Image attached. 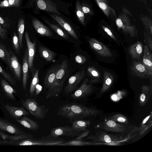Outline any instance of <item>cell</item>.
I'll list each match as a JSON object with an SVG mask.
<instances>
[{
	"instance_id": "obj_1",
	"label": "cell",
	"mask_w": 152,
	"mask_h": 152,
	"mask_svg": "<svg viewBox=\"0 0 152 152\" xmlns=\"http://www.w3.org/2000/svg\"><path fill=\"white\" fill-rule=\"evenodd\" d=\"M99 111L84 105L73 102L61 106L57 112V115L70 120H76L99 114Z\"/></svg>"
},
{
	"instance_id": "obj_2",
	"label": "cell",
	"mask_w": 152,
	"mask_h": 152,
	"mask_svg": "<svg viewBox=\"0 0 152 152\" xmlns=\"http://www.w3.org/2000/svg\"><path fill=\"white\" fill-rule=\"evenodd\" d=\"M66 142L63 139L53 138L48 135L46 137L39 139H35L33 137L13 142L7 141L6 144L18 146L34 145L63 146L64 143Z\"/></svg>"
},
{
	"instance_id": "obj_3",
	"label": "cell",
	"mask_w": 152,
	"mask_h": 152,
	"mask_svg": "<svg viewBox=\"0 0 152 152\" xmlns=\"http://www.w3.org/2000/svg\"><path fill=\"white\" fill-rule=\"evenodd\" d=\"M69 71L67 61L64 60L60 64L56 73L53 88L49 98L58 96L62 90L65 81L69 75Z\"/></svg>"
},
{
	"instance_id": "obj_4",
	"label": "cell",
	"mask_w": 152,
	"mask_h": 152,
	"mask_svg": "<svg viewBox=\"0 0 152 152\" xmlns=\"http://www.w3.org/2000/svg\"><path fill=\"white\" fill-rule=\"evenodd\" d=\"M22 104L31 114L39 119L44 118L49 111L48 107L44 105H39L34 99L32 98L23 99Z\"/></svg>"
},
{
	"instance_id": "obj_5",
	"label": "cell",
	"mask_w": 152,
	"mask_h": 152,
	"mask_svg": "<svg viewBox=\"0 0 152 152\" xmlns=\"http://www.w3.org/2000/svg\"><path fill=\"white\" fill-rule=\"evenodd\" d=\"M81 132L75 131L69 126H59L53 128L48 136L55 138L61 136L75 137L78 136Z\"/></svg>"
},
{
	"instance_id": "obj_6",
	"label": "cell",
	"mask_w": 152,
	"mask_h": 152,
	"mask_svg": "<svg viewBox=\"0 0 152 152\" xmlns=\"http://www.w3.org/2000/svg\"><path fill=\"white\" fill-rule=\"evenodd\" d=\"M60 64L53 66L47 72L44 80V86L45 89H47L48 91L46 98H49L50 95L52 90L56 73Z\"/></svg>"
},
{
	"instance_id": "obj_7",
	"label": "cell",
	"mask_w": 152,
	"mask_h": 152,
	"mask_svg": "<svg viewBox=\"0 0 152 152\" xmlns=\"http://www.w3.org/2000/svg\"><path fill=\"white\" fill-rule=\"evenodd\" d=\"M85 75L86 72L84 69H82L71 76L69 78L68 83L64 88L65 93L68 94L75 90Z\"/></svg>"
},
{
	"instance_id": "obj_8",
	"label": "cell",
	"mask_w": 152,
	"mask_h": 152,
	"mask_svg": "<svg viewBox=\"0 0 152 152\" xmlns=\"http://www.w3.org/2000/svg\"><path fill=\"white\" fill-rule=\"evenodd\" d=\"M87 139L93 140L97 139L98 140L105 142L108 145H119L122 141L121 139L119 137L102 132L96 133L95 136H90Z\"/></svg>"
},
{
	"instance_id": "obj_9",
	"label": "cell",
	"mask_w": 152,
	"mask_h": 152,
	"mask_svg": "<svg viewBox=\"0 0 152 152\" xmlns=\"http://www.w3.org/2000/svg\"><path fill=\"white\" fill-rule=\"evenodd\" d=\"M88 42L91 48L101 56L108 57L113 56L110 50L103 43L96 39L91 38Z\"/></svg>"
},
{
	"instance_id": "obj_10",
	"label": "cell",
	"mask_w": 152,
	"mask_h": 152,
	"mask_svg": "<svg viewBox=\"0 0 152 152\" xmlns=\"http://www.w3.org/2000/svg\"><path fill=\"white\" fill-rule=\"evenodd\" d=\"M88 79L86 78L80 87L71 95V96L75 99H79L91 94L93 90V87L91 84H88Z\"/></svg>"
},
{
	"instance_id": "obj_11",
	"label": "cell",
	"mask_w": 152,
	"mask_h": 152,
	"mask_svg": "<svg viewBox=\"0 0 152 152\" xmlns=\"http://www.w3.org/2000/svg\"><path fill=\"white\" fill-rule=\"evenodd\" d=\"M8 50L10 53L9 64L8 66L16 79L20 81L21 77V65L15 54L10 50L9 49Z\"/></svg>"
},
{
	"instance_id": "obj_12",
	"label": "cell",
	"mask_w": 152,
	"mask_h": 152,
	"mask_svg": "<svg viewBox=\"0 0 152 152\" xmlns=\"http://www.w3.org/2000/svg\"><path fill=\"white\" fill-rule=\"evenodd\" d=\"M102 123L100 129L107 132L121 133L126 129L125 125L117 123L111 119L106 120Z\"/></svg>"
},
{
	"instance_id": "obj_13",
	"label": "cell",
	"mask_w": 152,
	"mask_h": 152,
	"mask_svg": "<svg viewBox=\"0 0 152 152\" xmlns=\"http://www.w3.org/2000/svg\"><path fill=\"white\" fill-rule=\"evenodd\" d=\"M131 69L136 76L142 78H147L152 76V72L140 62L134 61L131 64Z\"/></svg>"
},
{
	"instance_id": "obj_14",
	"label": "cell",
	"mask_w": 152,
	"mask_h": 152,
	"mask_svg": "<svg viewBox=\"0 0 152 152\" xmlns=\"http://www.w3.org/2000/svg\"><path fill=\"white\" fill-rule=\"evenodd\" d=\"M37 7L40 10L59 15L57 6L51 0H37Z\"/></svg>"
},
{
	"instance_id": "obj_15",
	"label": "cell",
	"mask_w": 152,
	"mask_h": 152,
	"mask_svg": "<svg viewBox=\"0 0 152 152\" xmlns=\"http://www.w3.org/2000/svg\"><path fill=\"white\" fill-rule=\"evenodd\" d=\"M4 107L9 115L15 119H19L23 116L30 114L23 107H14L7 104L4 105Z\"/></svg>"
},
{
	"instance_id": "obj_16",
	"label": "cell",
	"mask_w": 152,
	"mask_h": 152,
	"mask_svg": "<svg viewBox=\"0 0 152 152\" xmlns=\"http://www.w3.org/2000/svg\"><path fill=\"white\" fill-rule=\"evenodd\" d=\"M0 130L15 135L25 134V133L14 124L6 120L0 118Z\"/></svg>"
},
{
	"instance_id": "obj_17",
	"label": "cell",
	"mask_w": 152,
	"mask_h": 152,
	"mask_svg": "<svg viewBox=\"0 0 152 152\" xmlns=\"http://www.w3.org/2000/svg\"><path fill=\"white\" fill-rule=\"evenodd\" d=\"M25 37L28 50L29 68L31 69L33 66V60L36 51V42L35 39L34 40L33 43L31 41L27 32L25 33Z\"/></svg>"
},
{
	"instance_id": "obj_18",
	"label": "cell",
	"mask_w": 152,
	"mask_h": 152,
	"mask_svg": "<svg viewBox=\"0 0 152 152\" xmlns=\"http://www.w3.org/2000/svg\"><path fill=\"white\" fill-rule=\"evenodd\" d=\"M51 17L71 36L76 39L78 38L72 27L60 15L55 14H51Z\"/></svg>"
},
{
	"instance_id": "obj_19",
	"label": "cell",
	"mask_w": 152,
	"mask_h": 152,
	"mask_svg": "<svg viewBox=\"0 0 152 152\" xmlns=\"http://www.w3.org/2000/svg\"><path fill=\"white\" fill-rule=\"evenodd\" d=\"M28 57L27 48H26L23 56L22 61V85L24 90H26L28 78Z\"/></svg>"
},
{
	"instance_id": "obj_20",
	"label": "cell",
	"mask_w": 152,
	"mask_h": 152,
	"mask_svg": "<svg viewBox=\"0 0 152 152\" xmlns=\"http://www.w3.org/2000/svg\"><path fill=\"white\" fill-rule=\"evenodd\" d=\"M32 24L36 32L42 36L51 37L53 33L51 31L37 19L32 20Z\"/></svg>"
},
{
	"instance_id": "obj_21",
	"label": "cell",
	"mask_w": 152,
	"mask_h": 152,
	"mask_svg": "<svg viewBox=\"0 0 152 152\" xmlns=\"http://www.w3.org/2000/svg\"><path fill=\"white\" fill-rule=\"evenodd\" d=\"M15 120L25 127L32 131L37 130L39 128V126L37 122L31 119L26 115L23 116L20 118Z\"/></svg>"
},
{
	"instance_id": "obj_22",
	"label": "cell",
	"mask_w": 152,
	"mask_h": 152,
	"mask_svg": "<svg viewBox=\"0 0 152 152\" xmlns=\"http://www.w3.org/2000/svg\"><path fill=\"white\" fill-rule=\"evenodd\" d=\"M143 50V45L141 42L137 41L131 45L129 48V52L131 56L133 58L140 59Z\"/></svg>"
},
{
	"instance_id": "obj_23",
	"label": "cell",
	"mask_w": 152,
	"mask_h": 152,
	"mask_svg": "<svg viewBox=\"0 0 152 152\" xmlns=\"http://www.w3.org/2000/svg\"><path fill=\"white\" fill-rule=\"evenodd\" d=\"M0 81L2 90L5 95L9 99H15V97L13 94H16L17 91L4 79L1 78Z\"/></svg>"
},
{
	"instance_id": "obj_24",
	"label": "cell",
	"mask_w": 152,
	"mask_h": 152,
	"mask_svg": "<svg viewBox=\"0 0 152 152\" xmlns=\"http://www.w3.org/2000/svg\"><path fill=\"white\" fill-rule=\"evenodd\" d=\"M0 137L4 141L10 142L33 137V136L31 134H21L10 136L4 133L2 131L0 130Z\"/></svg>"
},
{
	"instance_id": "obj_25",
	"label": "cell",
	"mask_w": 152,
	"mask_h": 152,
	"mask_svg": "<svg viewBox=\"0 0 152 152\" xmlns=\"http://www.w3.org/2000/svg\"><path fill=\"white\" fill-rule=\"evenodd\" d=\"M142 63L148 70L152 72V54L146 45L144 47Z\"/></svg>"
},
{
	"instance_id": "obj_26",
	"label": "cell",
	"mask_w": 152,
	"mask_h": 152,
	"mask_svg": "<svg viewBox=\"0 0 152 152\" xmlns=\"http://www.w3.org/2000/svg\"><path fill=\"white\" fill-rule=\"evenodd\" d=\"M38 51L40 56L48 62L53 60L56 55L54 52L43 46L39 47Z\"/></svg>"
},
{
	"instance_id": "obj_27",
	"label": "cell",
	"mask_w": 152,
	"mask_h": 152,
	"mask_svg": "<svg viewBox=\"0 0 152 152\" xmlns=\"http://www.w3.org/2000/svg\"><path fill=\"white\" fill-rule=\"evenodd\" d=\"M103 83L101 90V93L105 92L107 91L111 86L113 80V75L110 73L104 70Z\"/></svg>"
},
{
	"instance_id": "obj_28",
	"label": "cell",
	"mask_w": 152,
	"mask_h": 152,
	"mask_svg": "<svg viewBox=\"0 0 152 152\" xmlns=\"http://www.w3.org/2000/svg\"><path fill=\"white\" fill-rule=\"evenodd\" d=\"M90 124L89 121L76 120L72 121L71 127L75 131L81 132L86 130Z\"/></svg>"
},
{
	"instance_id": "obj_29",
	"label": "cell",
	"mask_w": 152,
	"mask_h": 152,
	"mask_svg": "<svg viewBox=\"0 0 152 152\" xmlns=\"http://www.w3.org/2000/svg\"><path fill=\"white\" fill-rule=\"evenodd\" d=\"M149 91V86L146 85L142 86L141 91L139 99V104L140 106L145 105L149 99L150 96H149L148 94Z\"/></svg>"
},
{
	"instance_id": "obj_30",
	"label": "cell",
	"mask_w": 152,
	"mask_h": 152,
	"mask_svg": "<svg viewBox=\"0 0 152 152\" xmlns=\"http://www.w3.org/2000/svg\"><path fill=\"white\" fill-rule=\"evenodd\" d=\"M0 58L9 66L10 61V53L5 45L0 42Z\"/></svg>"
},
{
	"instance_id": "obj_31",
	"label": "cell",
	"mask_w": 152,
	"mask_h": 152,
	"mask_svg": "<svg viewBox=\"0 0 152 152\" xmlns=\"http://www.w3.org/2000/svg\"><path fill=\"white\" fill-rule=\"evenodd\" d=\"M25 23L23 18H21L19 20L18 24V33L20 49L23 47L22 41L24 31Z\"/></svg>"
},
{
	"instance_id": "obj_32",
	"label": "cell",
	"mask_w": 152,
	"mask_h": 152,
	"mask_svg": "<svg viewBox=\"0 0 152 152\" xmlns=\"http://www.w3.org/2000/svg\"><path fill=\"white\" fill-rule=\"evenodd\" d=\"M39 69H37L34 72L33 75L32 80L31 81L29 90L30 96L31 97L34 96V94L35 87L36 85L39 82L38 78V73Z\"/></svg>"
},
{
	"instance_id": "obj_33",
	"label": "cell",
	"mask_w": 152,
	"mask_h": 152,
	"mask_svg": "<svg viewBox=\"0 0 152 152\" xmlns=\"http://www.w3.org/2000/svg\"><path fill=\"white\" fill-rule=\"evenodd\" d=\"M45 21L53 31L61 37L66 39L69 38V35L59 27L54 24L50 23L47 20H45Z\"/></svg>"
},
{
	"instance_id": "obj_34",
	"label": "cell",
	"mask_w": 152,
	"mask_h": 152,
	"mask_svg": "<svg viewBox=\"0 0 152 152\" xmlns=\"http://www.w3.org/2000/svg\"><path fill=\"white\" fill-rule=\"evenodd\" d=\"M76 14L80 22L84 24V15L82 9L81 5L78 0H76L75 4Z\"/></svg>"
},
{
	"instance_id": "obj_35",
	"label": "cell",
	"mask_w": 152,
	"mask_h": 152,
	"mask_svg": "<svg viewBox=\"0 0 152 152\" xmlns=\"http://www.w3.org/2000/svg\"><path fill=\"white\" fill-rule=\"evenodd\" d=\"M0 73L13 86L17 85V82L15 78L12 77L8 72H6L0 65Z\"/></svg>"
},
{
	"instance_id": "obj_36",
	"label": "cell",
	"mask_w": 152,
	"mask_h": 152,
	"mask_svg": "<svg viewBox=\"0 0 152 152\" xmlns=\"http://www.w3.org/2000/svg\"><path fill=\"white\" fill-rule=\"evenodd\" d=\"M91 143L83 141L82 140H77L75 139L68 142H65L63 146H82L91 145Z\"/></svg>"
},
{
	"instance_id": "obj_37",
	"label": "cell",
	"mask_w": 152,
	"mask_h": 152,
	"mask_svg": "<svg viewBox=\"0 0 152 152\" xmlns=\"http://www.w3.org/2000/svg\"><path fill=\"white\" fill-rule=\"evenodd\" d=\"M110 119L113 120L116 122L128 124L129 121L126 117L124 115L120 114H117L112 116Z\"/></svg>"
},
{
	"instance_id": "obj_38",
	"label": "cell",
	"mask_w": 152,
	"mask_h": 152,
	"mask_svg": "<svg viewBox=\"0 0 152 152\" xmlns=\"http://www.w3.org/2000/svg\"><path fill=\"white\" fill-rule=\"evenodd\" d=\"M12 45L15 53L18 54H20V48L19 39L15 32H14L12 39Z\"/></svg>"
},
{
	"instance_id": "obj_39",
	"label": "cell",
	"mask_w": 152,
	"mask_h": 152,
	"mask_svg": "<svg viewBox=\"0 0 152 152\" xmlns=\"http://www.w3.org/2000/svg\"><path fill=\"white\" fill-rule=\"evenodd\" d=\"M87 71L89 74L93 77L98 78L100 77V75L99 71L94 67H88L87 68Z\"/></svg>"
},
{
	"instance_id": "obj_40",
	"label": "cell",
	"mask_w": 152,
	"mask_h": 152,
	"mask_svg": "<svg viewBox=\"0 0 152 152\" xmlns=\"http://www.w3.org/2000/svg\"><path fill=\"white\" fill-rule=\"evenodd\" d=\"M76 61L79 64H83L86 61V58L84 56L78 55H77L75 58Z\"/></svg>"
},
{
	"instance_id": "obj_41",
	"label": "cell",
	"mask_w": 152,
	"mask_h": 152,
	"mask_svg": "<svg viewBox=\"0 0 152 152\" xmlns=\"http://www.w3.org/2000/svg\"><path fill=\"white\" fill-rule=\"evenodd\" d=\"M10 7H18L21 3V0H8Z\"/></svg>"
},
{
	"instance_id": "obj_42",
	"label": "cell",
	"mask_w": 152,
	"mask_h": 152,
	"mask_svg": "<svg viewBox=\"0 0 152 152\" xmlns=\"http://www.w3.org/2000/svg\"><path fill=\"white\" fill-rule=\"evenodd\" d=\"M7 30L5 28H2L0 25V37L5 39L7 37Z\"/></svg>"
},
{
	"instance_id": "obj_43",
	"label": "cell",
	"mask_w": 152,
	"mask_h": 152,
	"mask_svg": "<svg viewBox=\"0 0 152 152\" xmlns=\"http://www.w3.org/2000/svg\"><path fill=\"white\" fill-rule=\"evenodd\" d=\"M103 28L105 31L106 32L111 38L114 40L116 41V38L110 29L107 28L105 27H103Z\"/></svg>"
},
{
	"instance_id": "obj_44",
	"label": "cell",
	"mask_w": 152,
	"mask_h": 152,
	"mask_svg": "<svg viewBox=\"0 0 152 152\" xmlns=\"http://www.w3.org/2000/svg\"><path fill=\"white\" fill-rule=\"evenodd\" d=\"M10 7L8 0H3L0 1V8Z\"/></svg>"
},
{
	"instance_id": "obj_45",
	"label": "cell",
	"mask_w": 152,
	"mask_h": 152,
	"mask_svg": "<svg viewBox=\"0 0 152 152\" xmlns=\"http://www.w3.org/2000/svg\"><path fill=\"white\" fill-rule=\"evenodd\" d=\"M0 24L5 28H8L10 27V24L7 23L4 19L0 16Z\"/></svg>"
},
{
	"instance_id": "obj_46",
	"label": "cell",
	"mask_w": 152,
	"mask_h": 152,
	"mask_svg": "<svg viewBox=\"0 0 152 152\" xmlns=\"http://www.w3.org/2000/svg\"><path fill=\"white\" fill-rule=\"evenodd\" d=\"M88 131H86L80 133V134L75 138L77 140H82L83 138L87 136L88 134Z\"/></svg>"
},
{
	"instance_id": "obj_47",
	"label": "cell",
	"mask_w": 152,
	"mask_h": 152,
	"mask_svg": "<svg viewBox=\"0 0 152 152\" xmlns=\"http://www.w3.org/2000/svg\"><path fill=\"white\" fill-rule=\"evenodd\" d=\"M42 90V86L37 84L36 86L35 89V95L37 96L41 92Z\"/></svg>"
},
{
	"instance_id": "obj_48",
	"label": "cell",
	"mask_w": 152,
	"mask_h": 152,
	"mask_svg": "<svg viewBox=\"0 0 152 152\" xmlns=\"http://www.w3.org/2000/svg\"><path fill=\"white\" fill-rule=\"evenodd\" d=\"M151 114L149 115L148 116L146 117L142 121L141 125V128H142L144 126V125L146 123V122L148 121L150 118L151 117Z\"/></svg>"
},
{
	"instance_id": "obj_49",
	"label": "cell",
	"mask_w": 152,
	"mask_h": 152,
	"mask_svg": "<svg viewBox=\"0 0 152 152\" xmlns=\"http://www.w3.org/2000/svg\"><path fill=\"white\" fill-rule=\"evenodd\" d=\"M83 12L87 13L90 12V10L88 8L84 6H81Z\"/></svg>"
},
{
	"instance_id": "obj_50",
	"label": "cell",
	"mask_w": 152,
	"mask_h": 152,
	"mask_svg": "<svg viewBox=\"0 0 152 152\" xmlns=\"http://www.w3.org/2000/svg\"><path fill=\"white\" fill-rule=\"evenodd\" d=\"M116 23L119 27H121L123 26V23L121 20L120 19H117L116 20Z\"/></svg>"
},
{
	"instance_id": "obj_51",
	"label": "cell",
	"mask_w": 152,
	"mask_h": 152,
	"mask_svg": "<svg viewBox=\"0 0 152 152\" xmlns=\"http://www.w3.org/2000/svg\"><path fill=\"white\" fill-rule=\"evenodd\" d=\"M98 5L99 7L103 10H105L107 8L106 5L104 3L99 2L98 4Z\"/></svg>"
},
{
	"instance_id": "obj_52",
	"label": "cell",
	"mask_w": 152,
	"mask_h": 152,
	"mask_svg": "<svg viewBox=\"0 0 152 152\" xmlns=\"http://www.w3.org/2000/svg\"><path fill=\"white\" fill-rule=\"evenodd\" d=\"M148 45L149 46V47L150 48V49L151 50H152V39L151 38H148Z\"/></svg>"
},
{
	"instance_id": "obj_53",
	"label": "cell",
	"mask_w": 152,
	"mask_h": 152,
	"mask_svg": "<svg viewBox=\"0 0 152 152\" xmlns=\"http://www.w3.org/2000/svg\"><path fill=\"white\" fill-rule=\"evenodd\" d=\"M6 141H0V144H6Z\"/></svg>"
},
{
	"instance_id": "obj_54",
	"label": "cell",
	"mask_w": 152,
	"mask_h": 152,
	"mask_svg": "<svg viewBox=\"0 0 152 152\" xmlns=\"http://www.w3.org/2000/svg\"><path fill=\"white\" fill-rule=\"evenodd\" d=\"M32 1H33V2L35 3H36V2L37 0H31Z\"/></svg>"
}]
</instances>
